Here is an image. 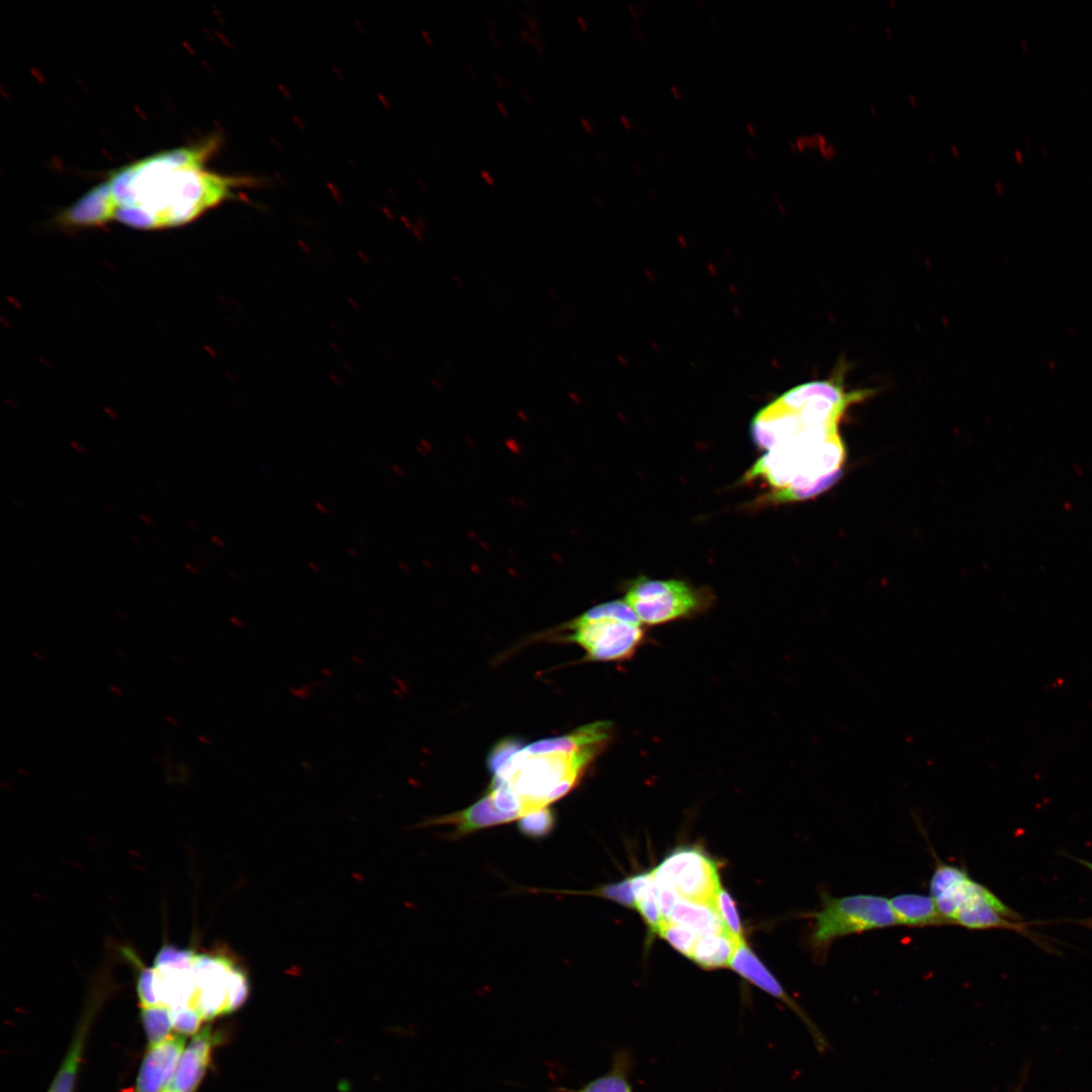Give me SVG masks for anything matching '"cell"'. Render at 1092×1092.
I'll list each match as a JSON object with an SVG mask.
<instances>
[{"label": "cell", "mask_w": 1092, "mask_h": 1092, "mask_svg": "<svg viewBox=\"0 0 1092 1092\" xmlns=\"http://www.w3.org/2000/svg\"><path fill=\"white\" fill-rule=\"evenodd\" d=\"M872 390L845 391L842 378L797 385L752 419V441L763 450L748 472L769 487L774 502H800L831 487L841 476L846 450L839 424L850 404Z\"/></svg>", "instance_id": "6da1fadb"}, {"label": "cell", "mask_w": 1092, "mask_h": 1092, "mask_svg": "<svg viewBox=\"0 0 1092 1092\" xmlns=\"http://www.w3.org/2000/svg\"><path fill=\"white\" fill-rule=\"evenodd\" d=\"M218 136L169 150L131 163L110 174L59 216L66 226H96L117 220L128 226L157 230L180 226L235 197V190L253 179L208 171L206 162Z\"/></svg>", "instance_id": "7a4b0ae2"}, {"label": "cell", "mask_w": 1092, "mask_h": 1092, "mask_svg": "<svg viewBox=\"0 0 1092 1092\" xmlns=\"http://www.w3.org/2000/svg\"><path fill=\"white\" fill-rule=\"evenodd\" d=\"M603 750L588 748L575 753L529 754L522 748L493 777L509 784L521 801L524 815L569 793Z\"/></svg>", "instance_id": "3957f363"}, {"label": "cell", "mask_w": 1092, "mask_h": 1092, "mask_svg": "<svg viewBox=\"0 0 1092 1092\" xmlns=\"http://www.w3.org/2000/svg\"><path fill=\"white\" fill-rule=\"evenodd\" d=\"M821 908L808 913L813 919L809 944L817 962H824L838 938L899 925L889 899L871 894L833 897L821 894Z\"/></svg>", "instance_id": "277c9868"}, {"label": "cell", "mask_w": 1092, "mask_h": 1092, "mask_svg": "<svg viewBox=\"0 0 1092 1092\" xmlns=\"http://www.w3.org/2000/svg\"><path fill=\"white\" fill-rule=\"evenodd\" d=\"M642 622L625 601L596 606L570 624L567 640L586 651L592 661H618L630 658L645 640Z\"/></svg>", "instance_id": "5b68a950"}, {"label": "cell", "mask_w": 1092, "mask_h": 1092, "mask_svg": "<svg viewBox=\"0 0 1092 1092\" xmlns=\"http://www.w3.org/2000/svg\"><path fill=\"white\" fill-rule=\"evenodd\" d=\"M936 906L950 923L969 929H1018V915L965 870L935 897Z\"/></svg>", "instance_id": "8992f818"}, {"label": "cell", "mask_w": 1092, "mask_h": 1092, "mask_svg": "<svg viewBox=\"0 0 1092 1092\" xmlns=\"http://www.w3.org/2000/svg\"><path fill=\"white\" fill-rule=\"evenodd\" d=\"M657 886L675 891L681 898L713 902L721 887L719 866L703 848L678 846L652 870Z\"/></svg>", "instance_id": "52a82bcc"}, {"label": "cell", "mask_w": 1092, "mask_h": 1092, "mask_svg": "<svg viewBox=\"0 0 1092 1092\" xmlns=\"http://www.w3.org/2000/svg\"><path fill=\"white\" fill-rule=\"evenodd\" d=\"M640 621L659 625L695 614L701 598L681 580L638 578L629 587L625 600Z\"/></svg>", "instance_id": "ba28073f"}, {"label": "cell", "mask_w": 1092, "mask_h": 1092, "mask_svg": "<svg viewBox=\"0 0 1092 1092\" xmlns=\"http://www.w3.org/2000/svg\"><path fill=\"white\" fill-rule=\"evenodd\" d=\"M729 968L748 983L786 1004L805 1024L819 1052L824 1053L829 1049V1042L818 1026L786 992L783 985L757 958L745 940L738 942Z\"/></svg>", "instance_id": "9c48e42d"}, {"label": "cell", "mask_w": 1092, "mask_h": 1092, "mask_svg": "<svg viewBox=\"0 0 1092 1092\" xmlns=\"http://www.w3.org/2000/svg\"><path fill=\"white\" fill-rule=\"evenodd\" d=\"M185 1045V1036L169 1035L150 1046L138 1075L132 1092H162L171 1083Z\"/></svg>", "instance_id": "30bf717a"}, {"label": "cell", "mask_w": 1092, "mask_h": 1092, "mask_svg": "<svg viewBox=\"0 0 1092 1092\" xmlns=\"http://www.w3.org/2000/svg\"><path fill=\"white\" fill-rule=\"evenodd\" d=\"M214 1037L210 1026L194 1034L182 1053L175 1075L166 1090L195 1092L210 1062Z\"/></svg>", "instance_id": "8fae6325"}, {"label": "cell", "mask_w": 1092, "mask_h": 1092, "mask_svg": "<svg viewBox=\"0 0 1092 1092\" xmlns=\"http://www.w3.org/2000/svg\"><path fill=\"white\" fill-rule=\"evenodd\" d=\"M517 814H507L498 811L488 794L468 808L448 815L433 818L427 825H451L455 829L449 834L450 839H459L475 831L506 824L519 819Z\"/></svg>", "instance_id": "7c38bea8"}, {"label": "cell", "mask_w": 1092, "mask_h": 1092, "mask_svg": "<svg viewBox=\"0 0 1092 1092\" xmlns=\"http://www.w3.org/2000/svg\"><path fill=\"white\" fill-rule=\"evenodd\" d=\"M613 734V723L600 721L584 725L573 732L531 743L523 750L529 754L575 753L588 748L605 749Z\"/></svg>", "instance_id": "4fadbf2b"}, {"label": "cell", "mask_w": 1092, "mask_h": 1092, "mask_svg": "<svg viewBox=\"0 0 1092 1092\" xmlns=\"http://www.w3.org/2000/svg\"><path fill=\"white\" fill-rule=\"evenodd\" d=\"M899 925L925 927L950 924L931 896L904 893L889 899Z\"/></svg>", "instance_id": "5bb4252c"}, {"label": "cell", "mask_w": 1092, "mask_h": 1092, "mask_svg": "<svg viewBox=\"0 0 1092 1092\" xmlns=\"http://www.w3.org/2000/svg\"><path fill=\"white\" fill-rule=\"evenodd\" d=\"M666 922L686 925L700 936L726 932L713 902L679 897Z\"/></svg>", "instance_id": "9a60e30c"}, {"label": "cell", "mask_w": 1092, "mask_h": 1092, "mask_svg": "<svg viewBox=\"0 0 1092 1092\" xmlns=\"http://www.w3.org/2000/svg\"><path fill=\"white\" fill-rule=\"evenodd\" d=\"M633 1067L632 1053L627 1049H620L613 1054L608 1072L587 1082L574 1092H633L630 1081Z\"/></svg>", "instance_id": "2e32d148"}, {"label": "cell", "mask_w": 1092, "mask_h": 1092, "mask_svg": "<svg viewBox=\"0 0 1092 1092\" xmlns=\"http://www.w3.org/2000/svg\"><path fill=\"white\" fill-rule=\"evenodd\" d=\"M737 944L727 932L701 935L690 959L707 971L729 967Z\"/></svg>", "instance_id": "e0dca14e"}, {"label": "cell", "mask_w": 1092, "mask_h": 1092, "mask_svg": "<svg viewBox=\"0 0 1092 1092\" xmlns=\"http://www.w3.org/2000/svg\"><path fill=\"white\" fill-rule=\"evenodd\" d=\"M631 878V885L636 902V909L650 932H658L665 923L658 903V889L652 871L637 874Z\"/></svg>", "instance_id": "ac0fdd59"}, {"label": "cell", "mask_w": 1092, "mask_h": 1092, "mask_svg": "<svg viewBox=\"0 0 1092 1092\" xmlns=\"http://www.w3.org/2000/svg\"><path fill=\"white\" fill-rule=\"evenodd\" d=\"M87 1029L88 1018H86L78 1028L70 1050L53 1081L49 1092H73Z\"/></svg>", "instance_id": "d6986e66"}, {"label": "cell", "mask_w": 1092, "mask_h": 1092, "mask_svg": "<svg viewBox=\"0 0 1092 1092\" xmlns=\"http://www.w3.org/2000/svg\"><path fill=\"white\" fill-rule=\"evenodd\" d=\"M141 1016L150 1046L160 1043L169 1036L173 1027L169 1008L160 1005L142 1007Z\"/></svg>", "instance_id": "ffe728a7"}, {"label": "cell", "mask_w": 1092, "mask_h": 1092, "mask_svg": "<svg viewBox=\"0 0 1092 1092\" xmlns=\"http://www.w3.org/2000/svg\"><path fill=\"white\" fill-rule=\"evenodd\" d=\"M713 904L722 920L725 931L737 942L743 941L744 929L737 905L729 892L722 886L716 892Z\"/></svg>", "instance_id": "44dd1931"}, {"label": "cell", "mask_w": 1092, "mask_h": 1092, "mask_svg": "<svg viewBox=\"0 0 1092 1092\" xmlns=\"http://www.w3.org/2000/svg\"><path fill=\"white\" fill-rule=\"evenodd\" d=\"M556 824L555 814L548 806L524 814L518 820V831L533 839L548 836Z\"/></svg>", "instance_id": "7402d4cb"}, {"label": "cell", "mask_w": 1092, "mask_h": 1092, "mask_svg": "<svg viewBox=\"0 0 1092 1092\" xmlns=\"http://www.w3.org/2000/svg\"><path fill=\"white\" fill-rule=\"evenodd\" d=\"M674 949L691 958L700 935L692 928L673 922H665L657 932Z\"/></svg>", "instance_id": "603a6c76"}, {"label": "cell", "mask_w": 1092, "mask_h": 1092, "mask_svg": "<svg viewBox=\"0 0 1092 1092\" xmlns=\"http://www.w3.org/2000/svg\"><path fill=\"white\" fill-rule=\"evenodd\" d=\"M564 894H583L602 897L616 902L624 907L636 908L635 897L632 890L631 878L620 882L600 886L587 892H563Z\"/></svg>", "instance_id": "cb8c5ba5"}, {"label": "cell", "mask_w": 1092, "mask_h": 1092, "mask_svg": "<svg viewBox=\"0 0 1092 1092\" xmlns=\"http://www.w3.org/2000/svg\"><path fill=\"white\" fill-rule=\"evenodd\" d=\"M523 748L518 737H505L496 742L486 757V765L492 776L496 775L509 760Z\"/></svg>", "instance_id": "d4e9b609"}, {"label": "cell", "mask_w": 1092, "mask_h": 1092, "mask_svg": "<svg viewBox=\"0 0 1092 1092\" xmlns=\"http://www.w3.org/2000/svg\"><path fill=\"white\" fill-rule=\"evenodd\" d=\"M173 1028L182 1035H192L198 1032L203 1021L202 1016L194 1009L181 1008L170 1010Z\"/></svg>", "instance_id": "484cf974"}, {"label": "cell", "mask_w": 1092, "mask_h": 1092, "mask_svg": "<svg viewBox=\"0 0 1092 1092\" xmlns=\"http://www.w3.org/2000/svg\"><path fill=\"white\" fill-rule=\"evenodd\" d=\"M519 14H520L521 18H523L527 22V24L531 28L532 32L534 33V35L541 33L539 22L535 18V16H533L531 14H528L523 10H519Z\"/></svg>", "instance_id": "4316f807"}, {"label": "cell", "mask_w": 1092, "mask_h": 1092, "mask_svg": "<svg viewBox=\"0 0 1092 1092\" xmlns=\"http://www.w3.org/2000/svg\"><path fill=\"white\" fill-rule=\"evenodd\" d=\"M532 44L535 47L536 53L540 60L543 62V64H545V42L541 33L533 36Z\"/></svg>", "instance_id": "83f0119b"}, {"label": "cell", "mask_w": 1092, "mask_h": 1092, "mask_svg": "<svg viewBox=\"0 0 1092 1092\" xmlns=\"http://www.w3.org/2000/svg\"><path fill=\"white\" fill-rule=\"evenodd\" d=\"M492 78L499 88L509 89L511 87L509 81L504 76L494 73L492 74Z\"/></svg>", "instance_id": "f1b7e54d"}, {"label": "cell", "mask_w": 1092, "mask_h": 1092, "mask_svg": "<svg viewBox=\"0 0 1092 1092\" xmlns=\"http://www.w3.org/2000/svg\"><path fill=\"white\" fill-rule=\"evenodd\" d=\"M628 8H629V10L631 12V15H632L633 19L636 20V21L639 20L640 17L642 16V10L639 7V5L634 4V3H629Z\"/></svg>", "instance_id": "f546056e"}, {"label": "cell", "mask_w": 1092, "mask_h": 1092, "mask_svg": "<svg viewBox=\"0 0 1092 1092\" xmlns=\"http://www.w3.org/2000/svg\"><path fill=\"white\" fill-rule=\"evenodd\" d=\"M580 123L587 133H592L595 130L594 124L586 118H580Z\"/></svg>", "instance_id": "4dcf8cb0"}, {"label": "cell", "mask_w": 1092, "mask_h": 1092, "mask_svg": "<svg viewBox=\"0 0 1092 1092\" xmlns=\"http://www.w3.org/2000/svg\"><path fill=\"white\" fill-rule=\"evenodd\" d=\"M576 21H577V23H578V25H579V27L581 28L582 31L587 32L589 30V25H588L585 18H583L580 15H577L576 16Z\"/></svg>", "instance_id": "1f68e13d"}, {"label": "cell", "mask_w": 1092, "mask_h": 1092, "mask_svg": "<svg viewBox=\"0 0 1092 1092\" xmlns=\"http://www.w3.org/2000/svg\"><path fill=\"white\" fill-rule=\"evenodd\" d=\"M519 32H520V35L523 38V40L526 41V43H532L533 36L529 32V30H527L525 28H520Z\"/></svg>", "instance_id": "d6a6232c"}, {"label": "cell", "mask_w": 1092, "mask_h": 1092, "mask_svg": "<svg viewBox=\"0 0 1092 1092\" xmlns=\"http://www.w3.org/2000/svg\"><path fill=\"white\" fill-rule=\"evenodd\" d=\"M480 176L485 181L486 184H488L490 186L494 185V179L492 178V176L487 171L482 170L480 172Z\"/></svg>", "instance_id": "836d02e7"}, {"label": "cell", "mask_w": 1092, "mask_h": 1092, "mask_svg": "<svg viewBox=\"0 0 1092 1092\" xmlns=\"http://www.w3.org/2000/svg\"><path fill=\"white\" fill-rule=\"evenodd\" d=\"M620 121L626 129H631L633 127V122L631 121V119L624 114L620 115Z\"/></svg>", "instance_id": "e575fe53"}, {"label": "cell", "mask_w": 1092, "mask_h": 1092, "mask_svg": "<svg viewBox=\"0 0 1092 1092\" xmlns=\"http://www.w3.org/2000/svg\"><path fill=\"white\" fill-rule=\"evenodd\" d=\"M519 91H520V94L522 95V97H523V98H524V99H525V100H526L527 102H529V103H531V104H534V102H535V101H534V98H533V96H532V95H531V94H530V93H529V92H528V91H527V90H526L525 88H522V87H521Z\"/></svg>", "instance_id": "d590c367"}, {"label": "cell", "mask_w": 1092, "mask_h": 1092, "mask_svg": "<svg viewBox=\"0 0 1092 1092\" xmlns=\"http://www.w3.org/2000/svg\"><path fill=\"white\" fill-rule=\"evenodd\" d=\"M629 27H630L631 31L633 32V34H634V35H635V36H636V37H637V38H638L639 40H644V36H643V34H642V31H641V30L639 29V27H638L637 25H635V24H630V25H629Z\"/></svg>", "instance_id": "8d00e7d4"}, {"label": "cell", "mask_w": 1092, "mask_h": 1092, "mask_svg": "<svg viewBox=\"0 0 1092 1092\" xmlns=\"http://www.w3.org/2000/svg\"><path fill=\"white\" fill-rule=\"evenodd\" d=\"M745 129H746V131L748 132V134L750 136L755 138L757 135V130H756V127H755V125L753 123L746 122L745 123Z\"/></svg>", "instance_id": "74e56055"}, {"label": "cell", "mask_w": 1092, "mask_h": 1092, "mask_svg": "<svg viewBox=\"0 0 1092 1092\" xmlns=\"http://www.w3.org/2000/svg\"><path fill=\"white\" fill-rule=\"evenodd\" d=\"M484 20H485V23H486L487 27L490 29V32L495 33L497 31V26H496L495 22L493 21V19L489 18L488 16H485Z\"/></svg>", "instance_id": "f35d334b"}, {"label": "cell", "mask_w": 1092, "mask_h": 1092, "mask_svg": "<svg viewBox=\"0 0 1092 1092\" xmlns=\"http://www.w3.org/2000/svg\"><path fill=\"white\" fill-rule=\"evenodd\" d=\"M669 89H670L671 94L674 96V98H676V99L681 98V92H680V90L678 89V87L676 85L671 84Z\"/></svg>", "instance_id": "ab89813d"}, {"label": "cell", "mask_w": 1092, "mask_h": 1092, "mask_svg": "<svg viewBox=\"0 0 1092 1092\" xmlns=\"http://www.w3.org/2000/svg\"><path fill=\"white\" fill-rule=\"evenodd\" d=\"M465 69H466L467 73L469 74V76H470V77H471V78H472L473 80H477V79H478L477 73H476V72L474 71V69H473V68L471 67V65H469V64H465Z\"/></svg>", "instance_id": "60d3db41"}, {"label": "cell", "mask_w": 1092, "mask_h": 1092, "mask_svg": "<svg viewBox=\"0 0 1092 1092\" xmlns=\"http://www.w3.org/2000/svg\"><path fill=\"white\" fill-rule=\"evenodd\" d=\"M495 105H496L497 109L500 111V113L504 116H506V117L509 116V112H508L507 108L505 107V105L502 102H496Z\"/></svg>", "instance_id": "b9f144b4"}, {"label": "cell", "mask_w": 1092, "mask_h": 1092, "mask_svg": "<svg viewBox=\"0 0 1092 1092\" xmlns=\"http://www.w3.org/2000/svg\"><path fill=\"white\" fill-rule=\"evenodd\" d=\"M489 38H490L491 42L493 43V46H494L495 48H499V47H500V42H499V41H498V39L496 38V36H495V33H494V32H489Z\"/></svg>", "instance_id": "7bdbcfd3"}, {"label": "cell", "mask_w": 1092, "mask_h": 1092, "mask_svg": "<svg viewBox=\"0 0 1092 1092\" xmlns=\"http://www.w3.org/2000/svg\"><path fill=\"white\" fill-rule=\"evenodd\" d=\"M745 151H746V153L748 154V156H749L750 158H755V156H756L755 154H756V153H755V150H754V148H753L752 146L748 145V146H747V147L745 148Z\"/></svg>", "instance_id": "ee69618b"}, {"label": "cell", "mask_w": 1092, "mask_h": 1092, "mask_svg": "<svg viewBox=\"0 0 1092 1092\" xmlns=\"http://www.w3.org/2000/svg\"><path fill=\"white\" fill-rule=\"evenodd\" d=\"M633 169L635 170V172H636V173H637L638 175H642V173H643V168H642V166H641V165H640L639 163H637V162H634V163H633Z\"/></svg>", "instance_id": "f6af8a7d"}, {"label": "cell", "mask_w": 1092, "mask_h": 1092, "mask_svg": "<svg viewBox=\"0 0 1092 1092\" xmlns=\"http://www.w3.org/2000/svg\"><path fill=\"white\" fill-rule=\"evenodd\" d=\"M1076 859H1077V860H1078V861H1079V862H1080L1081 864H1083V866H1084L1085 868H1087L1088 870H1090V871L1092 872V862H1091V861H1088V860H1084V859H1080V858H1076Z\"/></svg>", "instance_id": "bcb514c9"}, {"label": "cell", "mask_w": 1092, "mask_h": 1092, "mask_svg": "<svg viewBox=\"0 0 1092 1092\" xmlns=\"http://www.w3.org/2000/svg\"><path fill=\"white\" fill-rule=\"evenodd\" d=\"M595 158H596V160H597L598 162H600V163H602V164H605V163H606V158H605V157H604V156H603L602 154H600V153H597V154L595 155Z\"/></svg>", "instance_id": "7dc6e473"}, {"label": "cell", "mask_w": 1092, "mask_h": 1092, "mask_svg": "<svg viewBox=\"0 0 1092 1092\" xmlns=\"http://www.w3.org/2000/svg\"><path fill=\"white\" fill-rule=\"evenodd\" d=\"M556 33H557V35L560 36L561 40L564 41L565 38H564V36L562 34V31L560 29H556Z\"/></svg>", "instance_id": "c3c4849f"}, {"label": "cell", "mask_w": 1092, "mask_h": 1092, "mask_svg": "<svg viewBox=\"0 0 1092 1092\" xmlns=\"http://www.w3.org/2000/svg\"><path fill=\"white\" fill-rule=\"evenodd\" d=\"M698 3H699V4H700V5L702 6V7H703V6H704V7H706V2H705L704 0H698Z\"/></svg>", "instance_id": "681fc988"}, {"label": "cell", "mask_w": 1092, "mask_h": 1092, "mask_svg": "<svg viewBox=\"0 0 1092 1092\" xmlns=\"http://www.w3.org/2000/svg\"><path fill=\"white\" fill-rule=\"evenodd\" d=\"M710 20H711V22L713 23L714 26H717V21L714 19L713 16L712 17L710 16Z\"/></svg>", "instance_id": "f907efd6"}, {"label": "cell", "mask_w": 1092, "mask_h": 1092, "mask_svg": "<svg viewBox=\"0 0 1092 1092\" xmlns=\"http://www.w3.org/2000/svg\"><path fill=\"white\" fill-rule=\"evenodd\" d=\"M164 1092H172V1091H169V1090H165Z\"/></svg>", "instance_id": "816d5d0a"}]
</instances>
